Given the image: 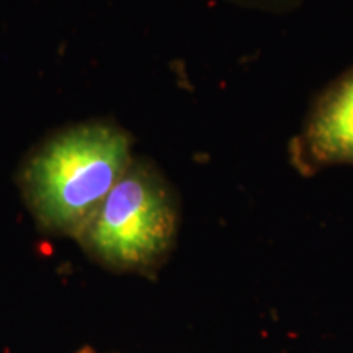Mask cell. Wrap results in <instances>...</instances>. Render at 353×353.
<instances>
[{
    "label": "cell",
    "instance_id": "1",
    "mask_svg": "<svg viewBox=\"0 0 353 353\" xmlns=\"http://www.w3.org/2000/svg\"><path fill=\"white\" fill-rule=\"evenodd\" d=\"M132 159L130 132L112 121L64 128L26 157L21 196L43 232L76 239Z\"/></svg>",
    "mask_w": 353,
    "mask_h": 353
},
{
    "label": "cell",
    "instance_id": "2",
    "mask_svg": "<svg viewBox=\"0 0 353 353\" xmlns=\"http://www.w3.org/2000/svg\"><path fill=\"white\" fill-rule=\"evenodd\" d=\"M179 224L174 187L154 162L134 157L76 241L110 272L152 275L170 257Z\"/></svg>",
    "mask_w": 353,
    "mask_h": 353
},
{
    "label": "cell",
    "instance_id": "3",
    "mask_svg": "<svg viewBox=\"0 0 353 353\" xmlns=\"http://www.w3.org/2000/svg\"><path fill=\"white\" fill-rule=\"evenodd\" d=\"M290 161L306 176L329 167L353 165V68L312 101L290 144Z\"/></svg>",
    "mask_w": 353,
    "mask_h": 353
},
{
    "label": "cell",
    "instance_id": "4",
    "mask_svg": "<svg viewBox=\"0 0 353 353\" xmlns=\"http://www.w3.org/2000/svg\"><path fill=\"white\" fill-rule=\"evenodd\" d=\"M226 2L245 8V10L285 15V13H291L301 8L306 0H226Z\"/></svg>",
    "mask_w": 353,
    "mask_h": 353
}]
</instances>
